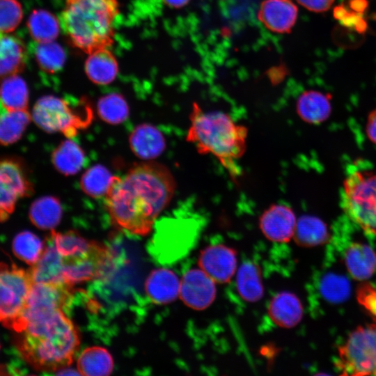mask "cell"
I'll return each mask as SVG.
<instances>
[{
    "mask_svg": "<svg viewBox=\"0 0 376 376\" xmlns=\"http://www.w3.org/2000/svg\"><path fill=\"white\" fill-rule=\"evenodd\" d=\"M129 143L133 153L145 160L157 158L166 147L165 138L162 132L148 123L141 124L132 130Z\"/></svg>",
    "mask_w": 376,
    "mask_h": 376,
    "instance_id": "obj_17",
    "label": "cell"
},
{
    "mask_svg": "<svg viewBox=\"0 0 376 376\" xmlns=\"http://www.w3.org/2000/svg\"><path fill=\"white\" fill-rule=\"evenodd\" d=\"M29 90L24 80L17 75L0 79V106L5 110H26Z\"/></svg>",
    "mask_w": 376,
    "mask_h": 376,
    "instance_id": "obj_29",
    "label": "cell"
},
{
    "mask_svg": "<svg viewBox=\"0 0 376 376\" xmlns=\"http://www.w3.org/2000/svg\"><path fill=\"white\" fill-rule=\"evenodd\" d=\"M32 120L26 110L0 111V144L8 146L19 140Z\"/></svg>",
    "mask_w": 376,
    "mask_h": 376,
    "instance_id": "obj_31",
    "label": "cell"
},
{
    "mask_svg": "<svg viewBox=\"0 0 376 376\" xmlns=\"http://www.w3.org/2000/svg\"><path fill=\"white\" fill-rule=\"evenodd\" d=\"M175 181L163 164L148 162L132 166L123 177L115 176L104 199L112 222L124 231L146 235L167 207Z\"/></svg>",
    "mask_w": 376,
    "mask_h": 376,
    "instance_id": "obj_1",
    "label": "cell"
},
{
    "mask_svg": "<svg viewBox=\"0 0 376 376\" xmlns=\"http://www.w3.org/2000/svg\"><path fill=\"white\" fill-rule=\"evenodd\" d=\"M97 111L102 120L113 125L123 123L130 114L127 102L118 93H110L100 97Z\"/></svg>",
    "mask_w": 376,
    "mask_h": 376,
    "instance_id": "obj_34",
    "label": "cell"
},
{
    "mask_svg": "<svg viewBox=\"0 0 376 376\" xmlns=\"http://www.w3.org/2000/svg\"><path fill=\"white\" fill-rule=\"evenodd\" d=\"M298 10L292 0H265L259 17L269 30L276 33L290 31L295 24Z\"/></svg>",
    "mask_w": 376,
    "mask_h": 376,
    "instance_id": "obj_16",
    "label": "cell"
},
{
    "mask_svg": "<svg viewBox=\"0 0 376 376\" xmlns=\"http://www.w3.org/2000/svg\"><path fill=\"white\" fill-rule=\"evenodd\" d=\"M366 133L368 139L376 145V109L370 111L368 116Z\"/></svg>",
    "mask_w": 376,
    "mask_h": 376,
    "instance_id": "obj_41",
    "label": "cell"
},
{
    "mask_svg": "<svg viewBox=\"0 0 376 376\" xmlns=\"http://www.w3.org/2000/svg\"><path fill=\"white\" fill-rule=\"evenodd\" d=\"M180 281L177 275L165 268L151 272L145 283L148 298L157 304L173 301L180 295Z\"/></svg>",
    "mask_w": 376,
    "mask_h": 376,
    "instance_id": "obj_20",
    "label": "cell"
},
{
    "mask_svg": "<svg viewBox=\"0 0 376 376\" xmlns=\"http://www.w3.org/2000/svg\"><path fill=\"white\" fill-rule=\"evenodd\" d=\"M342 205L351 220L376 236V169L355 170L345 178Z\"/></svg>",
    "mask_w": 376,
    "mask_h": 376,
    "instance_id": "obj_6",
    "label": "cell"
},
{
    "mask_svg": "<svg viewBox=\"0 0 376 376\" xmlns=\"http://www.w3.org/2000/svg\"><path fill=\"white\" fill-rule=\"evenodd\" d=\"M268 315L277 326L290 329L299 323L303 317V306L298 297L290 292L276 294L268 306Z\"/></svg>",
    "mask_w": 376,
    "mask_h": 376,
    "instance_id": "obj_19",
    "label": "cell"
},
{
    "mask_svg": "<svg viewBox=\"0 0 376 376\" xmlns=\"http://www.w3.org/2000/svg\"><path fill=\"white\" fill-rule=\"evenodd\" d=\"M85 70L86 75L93 83L106 85L116 77L118 72V63L109 48L101 49L88 54Z\"/></svg>",
    "mask_w": 376,
    "mask_h": 376,
    "instance_id": "obj_24",
    "label": "cell"
},
{
    "mask_svg": "<svg viewBox=\"0 0 376 376\" xmlns=\"http://www.w3.org/2000/svg\"><path fill=\"white\" fill-rule=\"evenodd\" d=\"M77 370L67 367L56 371V374L61 375H81L80 373Z\"/></svg>",
    "mask_w": 376,
    "mask_h": 376,
    "instance_id": "obj_42",
    "label": "cell"
},
{
    "mask_svg": "<svg viewBox=\"0 0 376 376\" xmlns=\"http://www.w3.org/2000/svg\"><path fill=\"white\" fill-rule=\"evenodd\" d=\"M62 258L64 281L74 285L102 277L112 263L113 256L108 247L92 241L86 249Z\"/></svg>",
    "mask_w": 376,
    "mask_h": 376,
    "instance_id": "obj_10",
    "label": "cell"
},
{
    "mask_svg": "<svg viewBox=\"0 0 376 376\" xmlns=\"http://www.w3.org/2000/svg\"><path fill=\"white\" fill-rule=\"evenodd\" d=\"M300 5L313 12L327 10L335 0H296Z\"/></svg>",
    "mask_w": 376,
    "mask_h": 376,
    "instance_id": "obj_40",
    "label": "cell"
},
{
    "mask_svg": "<svg viewBox=\"0 0 376 376\" xmlns=\"http://www.w3.org/2000/svg\"><path fill=\"white\" fill-rule=\"evenodd\" d=\"M78 371L82 375H109L113 369V361L107 350L93 346L82 351L77 360Z\"/></svg>",
    "mask_w": 376,
    "mask_h": 376,
    "instance_id": "obj_30",
    "label": "cell"
},
{
    "mask_svg": "<svg viewBox=\"0 0 376 376\" xmlns=\"http://www.w3.org/2000/svg\"><path fill=\"white\" fill-rule=\"evenodd\" d=\"M74 292L73 285L66 282L33 283L24 322V318L30 315L56 310L63 311L71 302Z\"/></svg>",
    "mask_w": 376,
    "mask_h": 376,
    "instance_id": "obj_12",
    "label": "cell"
},
{
    "mask_svg": "<svg viewBox=\"0 0 376 376\" xmlns=\"http://www.w3.org/2000/svg\"><path fill=\"white\" fill-rule=\"evenodd\" d=\"M319 288L322 297L332 304L345 301L351 292L348 279L334 273L324 274L320 279Z\"/></svg>",
    "mask_w": 376,
    "mask_h": 376,
    "instance_id": "obj_36",
    "label": "cell"
},
{
    "mask_svg": "<svg viewBox=\"0 0 376 376\" xmlns=\"http://www.w3.org/2000/svg\"><path fill=\"white\" fill-rule=\"evenodd\" d=\"M331 95L318 91L302 93L297 99L296 110L299 117L311 125H319L331 115Z\"/></svg>",
    "mask_w": 376,
    "mask_h": 376,
    "instance_id": "obj_21",
    "label": "cell"
},
{
    "mask_svg": "<svg viewBox=\"0 0 376 376\" xmlns=\"http://www.w3.org/2000/svg\"><path fill=\"white\" fill-rule=\"evenodd\" d=\"M63 210L59 199L47 196L34 201L29 209V218L33 225L42 230H52L60 223Z\"/></svg>",
    "mask_w": 376,
    "mask_h": 376,
    "instance_id": "obj_27",
    "label": "cell"
},
{
    "mask_svg": "<svg viewBox=\"0 0 376 376\" xmlns=\"http://www.w3.org/2000/svg\"><path fill=\"white\" fill-rule=\"evenodd\" d=\"M27 24L30 35L36 42L53 41L57 37L61 27L59 20L44 10H34Z\"/></svg>",
    "mask_w": 376,
    "mask_h": 376,
    "instance_id": "obj_33",
    "label": "cell"
},
{
    "mask_svg": "<svg viewBox=\"0 0 376 376\" xmlns=\"http://www.w3.org/2000/svg\"><path fill=\"white\" fill-rule=\"evenodd\" d=\"M54 167L65 176L77 174L86 162L84 150L71 139L60 143L52 153Z\"/></svg>",
    "mask_w": 376,
    "mask_h": 376,
    "instance_id": "obj_25",
    "label": "cell"
},
{
    "mask_svg": "<svg viewBox=\"0 0 376 376\" xmlns=\"http://www.w3.org/2000/svg\"><path fill=\"white\" fill-rule=\"evenodd\" d=\"M33 192L25 164L19 159H0V221L7 220L17 203Z\"/></svg>",
    "mask_w": 376,
    "mask_h": 376,
    "instance_id": "obj_11",
    "label": "cell"
},
{
    "mask_svg": "<svg viewBox=\"0 0 376 376\" xmlns=\"http://www.w3.org/2000/svg\"><path fill=\"white\" fill-rule=\"evenodd\" d=\"M116 0H65L60 25L70 43L88 54L113 42Z\"/></svg>",
    "mask_w": 376,
    "mask_h": 376,
    "instance_id": "obj_4",
    "label": "cell"
},
{
    "mask_svg": "<svg viewBox=\"0 0 376 376\" xmlns=\"http://www.w3.org/2000/svg\"><path fill=\"white\" fill-rule=\"evenodd\" d=\"M198 265L215 283H226L237 272V253L224 244L210 245L201 251Z\"/></svg>",
    "mask_w": 376,
    "mask_h": 376,
    "instance_id": "obj_14",
    "label": "cell"
},
{
    "mask_svg": "<svg viewBox=\"0 0 376 376\" xmlns=\"http://www.w3.org/2000/svg\"><path fill=\"white\" fill-rule=\"evenodd\" d=\"M29 271L33 283L65 282L63 258L49 235L42 255Z\"/></svg>",
    "mask_w": 376,
    "mask_h": 376,
    "instance_id": "obj_18",
    "label": "cell"
},
{
    "mask_svg": "<svg viewBox=\"0 0 376 376\" xmlns=\"http://www.w3.org/2000/svg\"><path fill=\"white\" fill-rule=\"evenodd\" d=\"M115 176L104 166L94 165L81 175L80 187L88 196L94 198L105 197Z\"/></svg>",
    "mask_w": 376,
    "mask_h": 376,
    "instance_id": "obj_32",
    "label": "cell"
},
{
    "mask_svg": "<svg viewBox=\"0 0 376 376\" xmlns=\"http://www.w3.org/2000/svg\"><path fill=\"white\" fill-rule=\"evenodd\" d=\"M45 248V244L35 234L29 231H22L14 238L13 249L17 258L26 263L33 265L40 258Z\"/></svg>",
    "mask_w": 376,
    "mask_h": 376,
    "instance_id": "obj_35",
    "label": "cell"
},
{
    "mask_svg": "<svg viewBox=\"0 0 376 376\" xmlns=\"http://www.w3.org/2000/svg\"><path fill=\"white\" fill-rule=\"evenodd\" d=\"M336 366L343 375H376V324L350 333L338 348Z\"/></svg>",
    "mask_w": 376,
    "mask_h": 376,
    "instance_id": "obj_8",
    "label": "cell"
},
{
    "mask_svg": "<svg viewBox=\"0 0 376 376\" xmlns=\"http://www.w3.org/2000/svg\"><path fill=\"white\" fill-rule=\"evenodd\" d=\"M18 334L19 352L35 369L41 371L68 367L80 345L79 332L63 310L26 317Z\"/></svg>",
    "mask_w": 376,
    "mask_h": 376,
    "instance_id": "obj_2",
    "label": "cell"
},
{
    "mask_svg": "<svg viewBox=\"0 0 376 376\" xmlns=\"http://www.w3.org/2000/svg\"><path fill=\"white\" fill-rule=\"evenodd\" d=\"M157 226L149 249L159 263L175 262L192 248L196 235L190 226L175 219L161 221Z\"/></svg>",
    "mask_w": 376,
    "mask_h": 376,
    "instance_id": "obj_9",
    "label": "cell"
},
{
    "mask_svg": "<svg viewBox=\"0 0 376 376\" xmlns=\"http://www.w3.org/2000/svg\"><path fill=\"white\" fill-rule=\"evenodd\" d=\"M343 261L352 278L364 281L370 278L376 269V253L368 244L352 242L343 253Z\"/></svg>",
    "mask_w": 376,
    "mask_h": 376,
    "instance_id": "obj_22",
    "label": "cell"
},
{
    "mask_svg": "<svg viewBox=\"0 0 376 376\" xmlns=\"http://www.w3.org/2000/svg\"><path fill=\"white\" fill-rule=\"evenodd\" d=\"M33 282L29 270L13 264L0 263V322L21 331Z\"/></svg>",
    "mask_w": 376,
    "mask_h": 376,
    "instance_id": "obj_7",
    "label": "cell"
},
{
    "mask_svg": "<svg viewBox=\"0 0 376 376\" xmlns=\"http://www.w3.org/2000/svg\"><path fill=\"white\" fill-rule=\"evenodd\" d=\"M169 4L175 7L182 6L189 0H165Z\"/></svg>",
    "mask_w": 376,
    "mask_h": 376,
    "instance_id": "obj_43",
    "label": "cell"
},
{
    "mask_svg": "<svg viewBox=\"0 0 376 376\" xmlns=\"http://www.w3.org/2000/svg\"><path fill=\"white\" fill-rule=\"evenodd\" d=\"M31 118L43 131L61 132L72 139L91 125L93 113L86 100H81L77 107H73L63 98L47 95L36 102Z\"/></svg>",
    "mask_w": 376,
    "mask_h": 376,
    "instance_id": "obj_5",
    "label": "cell"
},
{
    "mask_svg": "<svg viewBox=\"0 0 376 376\" xmlns=\"http://www.w3.org/2000/svg\"><path fill=\"white\" fill-rule=\"evenodd\" d=\"M22 9L17 0H0V33L14 31L22 19Z\"/></svg>",
    "mask_w": 376,
    "mask_h": 376,
    "instance_id": "obj_38",
    "label": "cell"
},
{
    "mask_svg": "<svg viewBox=\"0 0 376 376\" xmlns=\"http://www.w3.org/2000/svg\"><path fill=\"white\" fill-rule=\"evenodd\" d=\"M33 53L39 67L46 72H55L63 65L64 51L53 41L36 42L33 47Z\"/></svg>",
    "mask_w": 376,
    "mask_h": 376,
    "instance_id": "obj_37",
    "label": "cell"
},
{
    "mask_svg": "<svg viewBox=\"0 0 376 376\" xmlns=\"http://www.w3.org/2000/svg\"><path fill=\"white\" fill-rule=\"evenodd\" d=\"M357 297L376 322V289L369 283H363L358 288Z\"/></svg>",
    "mask_w": 376,
    "mask_h": 376,
    "instance_id": "obj_39",
    "label": "cell"
},
{
    "mask_svg": "<svg viewBox=\"0 0 376 376\" xmlns=\"http://www.w3.org/2000/svg\"><path fill=\"white\" fill-rule=\"evenodd\" d=\"M297 219L291 207L274 204L267 208L259 218V228L269 241L286 243L293 237Z\"/></svg>",
    "mask_w": 376,
    "mask_h": 376,
    "instance_id": "obj_15",
    "label": "cell"
},
{
    "mask_svg": "<svg viewBox=\"0 0 376 376\" xmlns=\"http://www.w3.org/2000/svg\"><path fill=\"white\" fill-rule=\"evenodd\" d=\"M187 141L202 155L214 156L235 179L241 175L238 160L246 151L247 128L221 111H205L194 104Z\"/></svg>",
    "mask_w": 376,
    "mask_h": 376,
    "instance_id": "obj_3",
    "label": "cell"
},
{
    "mask_svg": "<svg viewBox=\"0 0 376 376\" xmlns=\"http://www.w3.org/2000/svg\"><path fill=\"white\" fill-rule=\"evenodd\" d=\"M215 283L201 269H189L181 279L180 297L190 308L196 311L206 309L216 298Z\"/></svg>",
    "mask_w": 376,
    "mask_h": 376,
    "instance_id": "obj_13",
    "label": "cell"
},
{
    "mask_svg": "<svg viewBox=\"0 0 376 376\" xmlns=\"http://www.w3.org/2000/svg\"><path fill=\"white\" fill-rule=\"evenodd\" d=\"M26 49L17 37L0 33V79L18 75L24 68Z\"/></svg>",
    "mask_w": 376,
    "mask_h": 376,
    "instance_id": "obj_23",
    "label": "cell"
},
{
    "mask_svg": "<svg viewBox=\"0 0 376 376\" xmlns=\"http://www.w3.org/2000/svg\"><path fill=\"white\" fill-rule=\"evenodd\" d=\"M236 287L240 297L253 303L264 295V287L259 267L251 261L243 263L236 273Z\"/></svg>",
    "mask_w": 376,
    "mask_h": 376,
    "instance_id": "obj_28",
    "label": "cell"
},
{
    "mask_svg": "<svg viewBox=\"0 0 376 376\" xmlns=\"http://www.w3.org/2000/svg\"><path fill=\"white\" fill-rule=\"evenodd\" d=\"M292 238L298 246L309 248L327 242L329 233L322 220L312 215H303L297 220Z\"/></svg>",
    "mask_w": 376,
    "mask_h": 376,
    "instance_id": "obj_26",
    "label": "cell"
}]
</instances>
